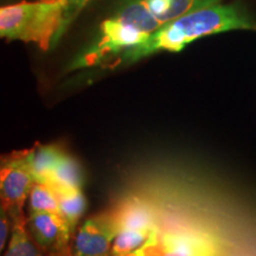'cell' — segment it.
<instances>
[{"mask_svg": "<svg viewBox=\"0 0 256 256\" xmlns=\"http://www.w3.org/2000/svg\"><path fill=\"white\" fill-rule=\"evenodd\" d=\"M240 28L252 30L255 25L232 6H209L165 24L144 43L124 52L121 60L132 63L158 51L179 52L200 38Z\"/></svg>", "mask_w": 256, "mask_h": 256, "instance_id": "6da1fadb", "label": "cell"}, {"mask_svg": "<svg viewBox=\"0 0 256 256\" xmlns=\"http://www.w3.org/2000/svg\"><path fill=\"white\" fill-rule=\"evenodd\" d=\"M74 16L60 0L22 2L0 6V38L34 43L42 50L55 46Z\"/></svg>", "mask_w": 256, "mask_h": 256, "instance_id": "7a4b0ae2", "label": "cell"}, {"mask_svg": "<svg viewBox=\"0 0 256 256\" xmlns=\"http://www.w3.org/2000/svg\"><path fill=\"white\" fill-rule=\"evenodd\" d=\"M162 26L142 0H132L101 24L98 37L76 58L72 68L94 66L104 60L126 52L144 43Z\"/></svg>", "mask_w": 256, "mask_h": 256, "instance_id": "3957f363", "label": "cell"}, {"mask_svg": "<svg viewBox=\"0 0 256 256\" xmlns=\"http://www.w3.org/2000/svg\"><path fill=\"white\" fill-rule=\"evenodd\" d=\"M34 178L23 154H11L0 158V203L10 218L24 216L25 203L28 200Z\"/></svg>", "mask_w": 256, "mask_h": 256, "instance_id": "277c9868", "label": "cell"}, {"mask_svg": "<svg viewBox=\"0 0 256 256\" xmlns=\"http://www.w3.org/2000/svg\"><path fill=\"white\" fill-rule=\"evenodd\" d=\"M118 232L114 211L92 217L80 226L74 238L72 256H112Z\"/></svg>", "mask_w": 256, "mask_h": 256, "instance_id": "5b68a950", "label": "cell"}, {"mask_svg": "<svg viewBox=\"0 0 256 256\" xmlns=\"http://www.w3.org/2000/svg\"><path fill=\"white\" fill-rule=\"evenodd\" d=\"M32 238L43 252L60 255L72 240L74 230L57 212H30L26 220Z\"/></svg>", "mask_w": 256, "mask_h": 256, "instance_id": "8992f818", "label": "cell"}, {"mask_svg": "<svg viewBox=\"0 0 256 256\" xmlns=\"http://www.w3.org/2000/svg\"><path fill=\"white\" fill-rule=\"evenodd\" d=\"M166 249L165 256H216L215 243L198 232H174L160 235Z\"/></svg>", "mask_w": 256, "mask_h": 256, "instance_id": "52a82bcc", "label": "cell"}, {"mask_svg": "<svg viewBox=\"0 0 256 256\" xmlns=\"http://www.w3.org/2000/svg\"><path fill=\"white\" fill-rule=\"evenodd\" d=\"M119 230H142L154 232L158 229L156 216L148 204L138 200H127L114 210Z\"/></svg>", "mask_w": 256, "mask_h": 256, "instance_id": "ba28073f", "label": "cell"}, {"mask_svg": "<svg viewBox=\"0 0 256 256\" xmlns=\"http://www.w3.org/2000/svg\"><path fill=\"white\" fill-rule=\"evenodd\" d=\"M153 17L165 24L197 10L217 5L218 0H142Z\"/></svg>", "mask_w": 256, "mask_h": 256, "instance_id": "9c48e42d", "label": "cell"}, {"mask_svg": "<svg viewBox=\"0 0 256 256\" xmlns=\"http://www.w3.org/2000/svg\"><path fill=\"white\" fill-rule=\"evenodd\" d=\"M66 154L60 147L54 145L40 146L26 152V160L34 182L49 183L51 174L55 171L62 156Z\"/></svg>", "mask_w": 256, "mask_h": 256, "instance_id": "30bf717a", "label": "cell"}, {"mask_svg": "<svg viewBox=\"0 0 256 256\" xmlns=\"http://www.w3.org/2000/svg\"><path fill=\"white\" fill-rule=\"evenodd\" d=\"M2 256H44L28 232L25 215L11 218V235Z\"/></svg>", "mask_w": 256, "mask_h": 256, "instance_id": "8fae6325", "label": "cell"}, {"mask_svg": "<svg viewBox=\"0 0 256 256\" xmlns=\"http://www.w3.org/2000/svg\"><path fill=\"white\" fill-rule=\"evenodd\" d=\"M56 191L82 190L84 185V174L82 166L74 156L64 154L51 174L49 183Z\"/></svg>", "mask_w": 256, "mask_h": 256, "instance_id": "7c38bea8", "label": "cell"}, {"mask_svg": "<svg viewBox=\"0 0 256 256\" xmlns=\"http://www.w3.org/2000/svg\"><path fill=\"white\" fill-rule=\"evenodd\" d=\"M58 214L68 222L70 228L75 230L76 226L87 210V198L82 190H60Z\"/></svg>", "mask_w": 256, "mask_h": 256, "instance_id": "4fadbf2b", "label": "cell"}, {"mask_svg": "<svg viewBox=\"0 0 256 256\" xmlns=\"http://www.w3.org/2000/svg\"><path fill=\"white\" fill-rule=\"evenodd\" d=\"M60 211L58 194L48 183L34 182L28 196V214L30 212H57Z\"/></svg>", "mask_w": 256, "mask_h": 256, "instance_id": "5bb4252c", "label": "cell"}, {"mask_svg": "<svg viewBox=\"0 0 256 256\" xmlns=\"http://www.w3.org/2000/svg\"><path fill=\"white\" fill-rule=\"evenodd\" d=\"M154 232L130 229L119 230V232L115 236L113 247H112V256H128L133 254L151 238L152 234Z\"/></svg>", "mask_w": 256, "mask_h": 256, "instance_id": "9a60e30c", "label": "cell"}, {"mask_svg": "<svg viewBox=\"0 0 256 256\" xmlns=\"http://www.w3.org/2000/svg\"><path fill=\"white\" fill-rule=\"evenodd\" d=\"M11 235V218L8 211L0 203V256L4 255Z\"/></svg>", "mask_w": 256, "mask_h": 256, "instance_id": "2e32d148", "label": "cell"}, {"mask_svg": "<svg viewBox=\"0 0 256 256\" xmlns=\"http://www.w3.org/2000/svg\"><path fill=\"white\" fill-rule=\"evenodd\" d=\"M60 2H64L70 11V14L74 16L76 12L81 11V10L84 8L89 2H92V0H60Z\"/></svg>", "mask_w": 256, "mask_h": 256, "instance_id": "e0dca14e", "label": "cell"}, {"mask_svg": "<svg viewBox=\"0 0 256 256\" xmlns=\"http://www.w3.org/2000/svg\"><path fill=\"white\" fill-rule=\"evenodd\" d=\"M128 256H134V255H133V254H130V255H128Z\"/></svg>", "mask_w": 256, "mask_h": 256, "instance_id": "ac0fdd59", "label": "cell"}]
</instances>
